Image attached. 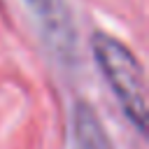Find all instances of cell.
I'll list each match as a JSON object with an SVG mask.
<instances>
[{
	"label": "cell",
	"mask_w": 149,
	"mask_h": 149,
	"mask_svg": "<svg viewBox=\"0 0 149 149\" xmlns=\"http://www.w3.org/2000/svg\"><path fill=\"white\" fill-rule=\"evenodd\" d=\"M91 49L116 102L137 133L147 130V86L135 54L109 33H93Z\"/></svg>",
	"instance_id": "6da1fadb"
},
{
	"label": "cell",
	"mask_w": 149,
	"mask_h": 149,
	"mask_svg": "<svg viewBox=\"0 0 149 149\" xmlns=\"http://www.w3.org/2000/svg\"><path fill=\"white\" fill-rule=\"evenodd\" d=\"M72 147L74 149H112L98 114L86 102L72 107Z\"/></svg>",
	"instance_id": "3957f363"
},
{
	"label": "cell",
	"mask_w": 149,
	"mask_h": 149,
	"mask_svg": "<svg viewBox=\"0 0 149 149\" xmlns=\"http://www.w3.org/2000/svg\"><path fill=\"white\" fill-rule=\"evenodd\" d=\"M26 2L33 9L35 19L40 21L54 51H58L61 58H68L72 54V23L68 19L63 0H26Z\"/></svg>",
	"instance_id": "7a4b0ae2"
}]
</instances>
